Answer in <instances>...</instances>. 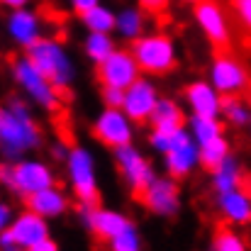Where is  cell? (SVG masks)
Masks as SVG:
<instances>
[{
  "label": "cell",
  "instance_id": "cell-1",
  "mask_svg": "<svg viewBox=\"0 0 251 251\" xmlns=\"http://www.w3.org/2000/svg\"><path fill=\"white\" fill-rule=\"evenodd\" d=\"M39 147L42 129L34 120L32 102L27 98H7L0 105V156L5 161H20Z\"/></svg>",
  "mask_w": 251,
  "mask_h": 251
},
{
  "label": "cell",
  "instance_id": "cell-2",
  "mask_svg": "<svg viewBox=\"0 0 251 251\" xmlns=\"http://www.w3.org/2000/svg\"><path fill=\"white\" fill-rule=\"evenodd\" d=\"M27 56L32 59V64L49 78V83L56 90L66 93L71 83L76 81V66L66 51V47L59 39H49L42 37L37 44H32L27 49Z\"/></svg>",
  "mask_w": 251,
  "mask_h": 251
},
{
  "label": "cell",
  "instance_id": "cell-3",
  "mask_svg": "<svg viewBox=\"0 0 251 251\" xmlns=\"http://www.w3.org/2000/svg\"><path fill=\"white\" fill-rule=\"evenodd\" d=\"M10 76L12 81L17 83V88L22 90V95L34 105V107H42L47 112H59L61 110V98L64 93L56 90L54 85L49 83V78L32 64V59L25 54V56H17L10 66Z\"/></svg>",
  "mask_w": 251,
  "mask_h": 251
},
{
  "label": "cell",
  "instance_id": "cell-4",
  "mask_svg": "<svg viewBox=\"0 0 251 251\" xmlns=\"http://www.w3.org/2000/svg\"><path fill=\"white\" fill-rule=\"evenodd\" d=\"M132 54L144 76H166L178 64L176 42L164 32H151L132 44Z\"/></svg>",
  "mask_w": 251,
  "mask_h": 251
},
{
  "label": "cell",
  "instance_id": "cell-5",
  "mask_svg": "<svg viewBox=\"0 0 251 251\" xmlns=\"http://www.w3.org/2000/svg\"><path fill=\"white\" fill-rule=\"evenodd\" d=\"M207 81L217 88V93L222 98H234V95H244L251 90V76L249 69L244 66V61L239 56H234L229 49H220L210 64V76Z\"/></svg>",
  "mask_w": 251,
  "mask_h": 251
},
{
  "label": "cell",
  "instance_id": "cell-6",
  "mask_svg": "<svg viewBox=\"0 0 251 251\" xmlns=\"http://www.w3.org/2000/svg\"><path fill=\"white\" fill-rule=\"evenodd\" d=\"M66 176L74 188V195L78 202L98 205L100 190H98V173H95V156L85 147H71L66 156Z\"/></svg>",
  "mask_w": 251,
  "mask_h": 251
},
{
  "label": "cell",
  "instance_id": "cell-7",
  "mask_svg": "<svg viewBox=\"0 0 251 251\" xmlns=\"http://www.w3.org/2000/svg\"><path fill=\"white\" fill-rule=\"evenodd\" d=\"M137 200L142 202V207L156 217L171 220L180 212V185L176 178L171 176H156L139 195Z\"/></svg>",
  "mask_w": 251,
  "mask_h": 251
},
{
  "label": "cell",
  "instance_id": "cell-8",
  "mask_svg": "<svg viewBox=\"0 0 251 251\" xmlns=\"http://www.w3.org/2000/svg\"><path fill=\"white\" fill-rule=\"evenodd\" d=\"M90 132L102 147H107L112 151L134 142V122L127 117V112L122 107H105L95 117Z\"/></svg>",
  "mask_w": 251,
  "mask_h": 251
},
{
  "label": "cell",
  "instance_id": "cell-9",
  "mask_svg": "<svg viewBox=\"0 0 251 251\" xmlns=\"http://www.w3.org/2000/svg\"><path fill=\"white\" fill-rule=\"evenodd\" d=\"M142 69L132 54V49H115L102 64L95 66V78L100 85L127 90L132 83L142 78Z\"/></svg>",
  "mask_w": 251,
  "mask_h": 251
},
{
  "label": "cell",
  "instance_id": "cell-10",
  "mask_svg": "<svg viewBox=\"0 0 251 251\" xmlns=\"http://www.w3.org/2000/svg\"><path fill=\"white\" fill-rule=\"evenodd\" d=\"M112 154H115V166L120 171L125 185H127L134 195H139V193L156 178V171L151 166V161H149L134 144L120 147V149H115Z\"/></svg>",
  "mask_w": 251,
  "mask_h": 251
},
{
  "label": "cell",
  "instance_id": "cell-11",
  "mask_svg": "<svg viewBox=\"0 0 251 251\" xmlns=\"http://www.w3.org/2000/svg\"><path fill=\"white\" fill-rule=\"evenodd\" d=\"M161 159H164L166 176L183 180V178L193 176L195 168H200V144L193 139V134L188 129H180V132H176L171 149Z\"/></svg>",
  "mask_w": 251,
  "mask_h": 251
},
{
  "label": "cell",
  "instance_id": "cell-12",
  "mask_svg": "<svg viewBox=\"0 0 251 251\" xmlns=\"http://www.w3.org/2000/svg\"><path fill=\"white\" fill-rule=\"evenodd\" d=\"M195 22L217 51L229 49L232 29H229V20L225 15V7L217 0H200L195 5Z\"/></svg>",
  "mask_w": 251,
  "mask_h": 251
},
{
  "label": "cell",
  "instance_id": "cell-13",
  "mask_svg": "<svg viewBox=\"0 0 251 251\" xmlns=\"http://www.w3.org/2000/svg\"><path fill=\"white\" fill-rule=\"evenodd\" d=\"M161 95H159V88L151 83V78L142 76L137 83H132L125 90V102H122V110L127 112V117L134 122V125H147L159 105Z\"/></svg>",
  "mask_w": 251,
  "mask_h": 251
},
{
  "label": "cell",
  "instance_id": "cell-14",
  "mask_svg": "<svg viewBox=\"0 0 251 251\" xmlns=\"http://www.w3.org/2000/svg\"><path fill=\"white\" fill-rule=\"evenodd\" d=\"M54 171L49 164L39 161V159H20L15 161V193L22 195V198H29L49 185H56L54 183Z\"/></svg>",
  "mask_w": 251,
  "mask_h": 251
},
{
  "label": "cell",
  "instance_id": "cell-15",
  "mask_svg": "<svg viewBox=\"0 0 251 251\" xmlns=\"http://www.w3.org/2000/svg\"><path fill=\"white\" fill-rule=\"evenodd\" d=\"M183 102L190 110V115L200 117H222V102L225 98L217 93V88L210 81H193L183 88Z\"/></svg>",
  "mask_w": 251,
  "mask_h": 251
},
{
  "label": "cell",
  "instance_id": "cell-16",
  "mask_svg": "<svg viewBox=\"0 0 251 251\" xmlns=\"http://www.w3.org/2000/svg\"><path fill=\"white\" fill-rule=\"evenodd\" d=\"M215 207H217V212H220L225 225L247 227V225H251V188L244 185V188H237V190L217 195Z\"/></svg>",
  "mask_w": 251,
  "mask_h": 251
},
{
  "label": "cell",
  "instance_id": "cell-17",
  "mask_svg": "<svg viewBox=\"0 0 251 251\" xmlns=\"http://www.w3.org/2000/svg\"><path fill=\"white\" fill-rule=\"evenodd\" d=\"M7 232L12 234V239L17 242L20 249L27 251L32 247H37L39 242L49 239V220H44L37 212L25 207L20 215H15V220H12Z\"/></svg>",
  "mask_w": 251,
  "mask_h": 251
},
{
  "label": "cell",
  "instance_id": "cell-18",
  "mask_svg": "<svg viewBox=\"0 0 251 251\" xmlns=\"http://www.w3.org/2000/svg\"><path fill=\"white\" fill-rule=\"evenodd\" d=\"M25 207L37 212L44 220H59L71 210V198L61 185H49V188L25 198Z\"/></svg>",
  "mask_w": 251,
  "mask_h": 251
},
{
  "label": "cell",
  "instance_id": "cell-19",
  "mask_svg": "<svg viewBox=\"0 0 251 251\" xmlns=\"http://www.w3.org/2000/svg\"><path fill=\"white\" fill-rule=\"evenodd\" d=\"M7 32H10V37L20 47L29 49L32 44H37L42 39V20H39L37 12H29L25 7H17L10 15V20H7Z\"/></svg>",
  "mask_w": 251,
  "mask_h": 251
},
{
  "label": "cell",
  "instance_id": "cell-20",
  "mask_svg": "<svg viewBox=\"0 0 251 251\" xmlns=\"http://www.w3.org/2000/svg\"><path fill=\"white\" fill-rule=\"evenodd\" d=\"M210 178H212V190H215V195H222V193H229V190H237V188L249 185V176H247L242 161H239L234 154H229L220 166L215 168V171L210 173Z\"/></svg>",
  "mask_w": 251,
  "mask_h": 251
},
{
  "label": "cell",
  "instance_id": "cell-21",
  "mask_svg": "<svg viewBox=\"0 0 251 251\" xmlns=\"http://www.w3.org/2000/svg\"><path fill=\"white\" fill-rule=\"evenodd\" d=\"M132 225V220L120 212V210H112V207H98L95 210V217H93V225H90V234L98 237V242L107 244L110 239H115L122 229H127Z\"/></svg>",
  "mask_w": 251,
  "mask_h": 251
},
{
  "label": "cell",
  "instance_id": "cell-22",
  "mask_svg": "<svg viewBox=\"0 0 251 251\" xmlns=\"http://www.w3.org/2000/svg\"><path fill=\"white\" fill-rule=\"evenodd\" d=\"M149 125H151V129H161V132L176 134V132L185 129L188 120H185V112H183L180 102H176L173 98H161L156 110H154V115H151V120H149Z\"/></svg>",
  "mask_w": 251,
  "mask_h": 251
},
{
  "label": "cell",
  "instance_id": "cell-23",
  "mask_svg": "<svg viewBox=\"0 0 251 251\" xmlns=\"http://www.w3.org/2000/svg\"><path fill=\"white\" fill-rule=\"evenodd\" d=\"M144 15H147V12H144L142 7H125V10H120V12H117L115 32H117L125 42L134 44L139 37H144V27H147Z\"/></svg>",
  "mask_w": 251,
  "mask_h": 251
},
{
  "label": "cell",
  "instance_id": "cell-24",
  "mask_svg": "<svg viewBox=\"0 0 251 251\" xmlns=\"http://www.w3.org/2000/svg\"><path fill=\"white\" fill-rule=\"evenodd\" d=\"M188 132L193 134V139L202 147L212 139L225 137V120L222 117H200V115H190L188 120Z\"/></svg>",
  "mask_w": 251,
  "mask_h": 251
},
{
  "label": "cell",
  "instance_id": "cell-25",
  "mask_svg": "<svg viewBox=\"0 0 251 251\" xmlns=\"http://www.w3.org/2000/svg\"><path fill=\"white\" fill-rule=\"evenodd\" d=\"M222 120L225 125L234 129H249L251 127V102H247L242 95L225 98L222 102Z\"/></svg>",
  "mask_w": 251,
  "mask_h": 251
},
{
  "label": "cell",
  "instance_id": "cell-26",
  "mask_svg": "<svg viewBox=\"0 0 251 251\" xmlns=\"http://www.w3.org/2000/svg\"><path fill=\"white\" fill-rule=\"evenodd\" d=\"M115 49H117V47H115L112 37H110V34H105V32H88V37L83 39L85 56H88V61H93L95 66H98V64H102V61H105Z\"/></svg>",
  "mask_w": 251,
  "mask_h": 251
},
{
  "label": "cell",
  "instance_id": "cell-27",
  "mask_svg": "<svg viewBox=\"0 0 251 251\" xmlns=\"http://www.w3.org/2000/svg\"><path fill=\"white\" fill-rule=\"evenodd\" d=\"M229 154H232V147H229L227 137L212 139V142H207V144L200 147V166L205 168L207 173H212L215 168L229 156Z\"/></svg>",
  "mask_w": 251,
  "mask_h": 251
},
{
  "label": "cell",
  "instance_id": "cell-28",
  "mask_svg": "<svg viewBox=\"0 0 251 251\" xmlns=\"http://www.w3.org/2000/svg\"><path fill=\"white\" fill-rule=\"evenodd\" d=\"M81 20H83L88 32H105V34H110L115 29V25H117V15L110 7H105V5H95L93 10L81 15Z\"/></svg>",
  "mask_w": 251,
  "mask_h": 251
},
{
  "label": "cell",
  "instance_id": "cell-29",
  "mask_svg": "<svg viewBox=\"0 0 251 251\" xmlns=\"http://www.w3.org/2000/svg\"><path fill=\"white\" fill-rule=\"evenodd\" d=\"M210 251H249V244H247V239L234 227L225 225V227H220L215 232Z\"/></svg>",
  "mask_w": 251,
  "mask_h": 251
},
{
  "label": "cell",
  "instance_id": "cell-30",
  "mask_svg": "<svg viewBox=\"0 0 251 251\" xmlns=\"http://www.w3.org/2000/svg\"><path fill=\"white\" fill-rule=\"evenodd\" d=\"M107 251H144L142 244V234L137 229V225L132 222L127 229H122L115 239L107 242Z\"/></svg>",
  "mask_w": 251,
  "mask_h": 251
},
{
  "label": "cell",
  "instance_id": "cell-31",
  "mask_svg": "<svg viewBox=\"0 0 251 251\" xmlns=\"http://www.w3.org/2000/svg\"><path fill=\"white\" fill-rule=\"evenodd\" d=\"M229 7H232L237 22L242 25V29L251 34V0H229Z\"/></svg>",
  "mask_w": 251,
  "mask_h": 251
},
{
  "label": "cell",
  "instance_id": "cell-32",
  "mask_svg": "<svg viewBox=\"0 0 251 251\" xmlns=\"http://www.w3.org/2000/svg\"><path fill=\"white\" fill-rule=\"evenodd\" d=\"M173 137H176V134H171V132L151 129V132H149V137H147V142L151 144V149H154L159 156H164L168 149H171V144H173Z\"/></svg>",
  "mask_w": 251,
  "mask_h": 251
},
{
  "label": "cell",
  "instance_id": "cell-33",
  "mask_svg": "<svg viewBox=\"0 0 251 251\" xmlns=\"http://www.w3.org/2000/svg\"><path fill=\"white\" fill-rule=\"evenodd\" d=\"M100 98H102L105 107H122V102H125V90L100 85Z\"/></svg>",
  "mask_w": 251,
  "mask_h": 251
},
{
  "label": "cell",
  "instance_id": "cell-34",
  "mask_svg": "<svg viewBox=\"0 0 251 251\" xmlns=\"http://www.w3.org/2000/svg\"><path fill=\"white\" fill-rule=\"evenodd\" d=\"M0 185L15 193V161H0Z\"/></svg>",
  "mask_w": 251,
  "mask_h": 251
},
{
  "label": "cell",
  "instance_id": "cell-35",
  "mask_svg": "<svg viewBox=\"0 0 251 251\" xmlns=\"http://www.w3.org/2000/svg\"><path fill=\"white\" fill-rule=\"evenodd\" d=\"M139 7L147 15H161V12H166L168 0H139Z\"/></svg>",
  "mask_w": 251,
  "mask_h": 251
},
{
  "label": "cell",
  "instance_id": "cell-36",
  "mask_svg": "<svg viewBox=\"0 0 251 251\" xmlns=\"http://www.w3.org/2000/svg\"><path fill=\"white\" fill-rule=\"evenodd\" d=\"M12 220H15V215H12V207H10L7 202H0V234L10 229Z\"/></svg>",
  "mask_w": 251,
  "mask_h": 251
},
{
  "label": "cell",
  "instance_id": "cell-37",
  "mask_svg": "<svg viewBox=\"0 0 251 251\" xmlns=\"http://www.w3.org/2000/svg\"><path fill=\"white\" fill-rule=\"evenodd\" d=\"M51 156L56 159V161H66V156H69V151H71V147H66L64 142H56V144H51Z\"/></svg>",
  "mask_w": 251,
  "mask_h": 251
},
{
  "label": "cell",
  "instance_id": "cell-38",
  "mask_svg": "<svg viewBox=\"0 0 251 251\" xmlns=\"http://www.w3.org/2000/svg\"><path fill=\"white\" fill-rule=\"evenodd\" d=\"M0 251H22V249L17 247V242L12 239L10 232H2L0 234Z\"/></svg>",
  "mask_w": 251,
  "mask_h": 251
},
{
  "label": "cell",
  "instance_id": "cell-39",
  "mask_svg": "<svg viewBox=\"0 0 251 251\" xmlns=\"http://www.w3.org/2000/svg\"><path fill=\"white\" fill-rule=\"evenodd\" d=\"M71 5H74V10H76L78 15H83L88 10H93L95 5H100V0H71Z\"/></svg>",
  "mask_w": 251,
  "mask_h": 251
},
{
  "label": "cell",
  "instance_id": "cell-40",
  "mask_svg": "<svg viewBox=\"0 0 251 251\" xmlns=\"http://www.w3.org/2000/svg\"><path fill=\"white\" fill-rule=\"evenodd\" d=\"M27 251H59V247H56L54 239H44V242H39L37 247H32V249H27Z\"/></svg>",
  "mask_w": 251,
  "mask_h": 251
},
{
  "label": "cell",
  "instance_id": "cell-41",
  "mask_svg": "<svg viewBox=\"0 0 251 251\" xmlns=\"http://www.w3.org/2000/svg\"><path fill=\"white\" fill-rule=\"evenodd\" d=\"M0 2H5V5H10V7H15V10H17V7H22L27 0H0Z\"/></svg>",
  "mask_w": 251,
  "mask_h": 251
},
{
  "label": "cell",
  "instance_id": "cell-42",
  "mask_svg": "<svg viewBox=\"0 0 251 251\" xmlns=\"http://www.w3.org/2000/svg\"><path fill=\"white\" fill-rule=\"evenodd\" d=\"M183 2H190V5H198L200 0H183Z\"/></svg>",
  "mask_w": 251,
  "mask_h": 251
},
{
  "label": "cell",
  "instance_id": "cell-43",
  "mask_svg": "<svg viewBox=\"0 0 251 251\" xmlns=\"http://www.w3.org/2000/svg\"><path fill=\"white\" fill-rule=\"evenodd\" d=\"M247 132H249V139H251V127H249V129H247Z\"/></svg>",
  "mask_w": 251,
  "mask_h": 251
}]
</instances>
